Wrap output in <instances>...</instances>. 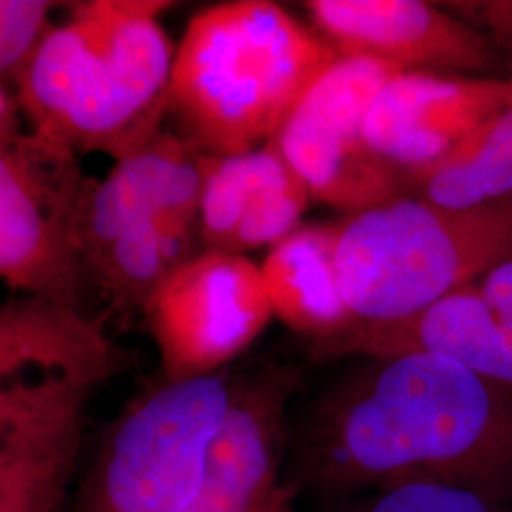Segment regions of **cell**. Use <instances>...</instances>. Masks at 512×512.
<instances>
[{
	"label": "cell",
	"instance_id": "1",
	"mask_svg": "<svg viewBox=\"0 0 512 512\" xmlns=\"http://www.w3.org/2000/svg\"><path fill=\"white\" fill-rule=\"evenodd\" d=\"M357 359L291 420L285 494L435 482L512 503V389L429 353Z\"/></svg>",
	"mask_w": 512,
	"mask_h": 512
},
{
	"label": "cell",
	"instance_id": "2",
	"mask_svg": "<svg viewBox=\"0 0 512 512\" xmlns=\"http://www.w3.org/2000/svg\"><path fill=\"white\" fill-rule=\"evenodd\" d=\"M164 0H86L69 4L16 90L38 135L116 162L164 129L175 50L160 16Z\"/></svg>",
	"mask_w": 512,
	"mask_h": 512
},
{
	"label": "cell",
	"instance_id": "3",
	"mask_svg": "<svg viewBox=\"0 0 512 512\" xmlns=\"http://www.w3.org/2000/svg\"><path fill=\"white\" fill-rule=\"evenodd\" d=\"M340 57L327 38L270 0L203 8L175 50L171 131L205 156L264 147Z\"/></svg>",
	"mask_w": 512,
	"mask_h": 512
},
{
	"label": "cell",
	"instance_id": "4",
	"mask_svg": "<svg viewBox=\"0 0 512 512\" xmlns=\"http://www.w3.org/2000/svg\"><path fill=\"white\" fill-rule=\"evenodd\" d=\"M512 258V196L450 209L406 196L340 222L336 266L357 325L408 319Z\"/></svg>",
	"mask_w": 512,
	"mask_h": 512
},
{
	"label": "cell",
	"instance_id": "5",
	"mask_svg": "<svg viewBox=\"0 0 512 512\" xmlns=\"http://www.w3.org/2000/svg\"><path fill=\"white\" fill-rule=\"evenodd\" d=\"M205 154L164 129L88 186L80 255L90 289L114 311L145 310L184 264L202 255Z\"/></svg>",
	"mask_w": 512,
	"mask_h": 512
},
{
	"label": "cell",
	"instance_id": "6",
	"mask_svg": "<svg viewBox=\"0 0 512 512\" xmlns=\"http://www.w3.org/2000/svg\"><path fill=\"white\" fill-rule=\"evenodd\" d=\"M23 122L16 101H0V274L16 293L84 311L80 217L92 177L73 150Z\"/></svg>",
	"mask_w": 512,
	"mask_h": 512
},
{
	"label": "cell",
	"instance_id": "7",
	"mask_svg": "<svg viewBox=\"0 0 512 512\" xmlns=\"http://www.w3.org/2000/svg\"><path fill=\"white\" fill-rule=\"evenodd\" d=\"M230 368L167 380L107 440L88 512H188L230 401Z\"/></svg>",
	"mask_w": 512,
	"mask_h": 512
},
{
	"label": "cell",
	"instance_id": "8",
	"mask_svg": "<svg viewBox=\"0 0 512 512\" xmlns=\"http://www.w3.org/2000/svg\"><path fill=\"white\" fill-rule=\"evenodd\" d=\"M399 67L342 55L294 107L275 145L310 190L311 200L357 215L410 196L403 179L374 154L366 118Z\"/></svg>",
	"mask_w": 512,
	"mask_h": 512
},
{
	"label": "cell",
	"instance_id": "9",
	"mask_svg": "<svg viewBox=\"0 0 512 512\" xmlns=\"http://www.w3.org/2000/svg\"><path fill=\"white\" fill-rule=\"evenodd\" d=\"M143 311L167 380L226 368L274 315L260 266L247 256L215 251L184 264Z\"/></svg>",
	"mask_w": 512,
	"mask_h": 512
},
{
	"label": "cell",
	"instance_id": "10",
	"mask_svg": "<svg viewBox=\"0 0 512 512\" xmlns=\"http://www.w3.org/2000/svg\"><path fill=\"white\" fill-rule=\"evenodd\" d=\"M298 385V368L274 363L232 376L202 490L188 512H274L291 501L281 490V471Z\"/></svg>",
	"mask_w": 512,
	"mask_h": 512
},
{
	"label": "cell",
	"instance_id": "11",
	"mask_svg": "<svg viewBox=\"0 0 512 512\" xmlns=\"http://www.w3.org/2000/svg\"><path fill=\"white\" fill-rule=\"evenodd\" d=\"M512 105V80L401 71L376 95L366 139L412 194L421 175L495 112Z\"/></svg>",
	"mask_w": 512,
	"mask_h": 512
},
{
	"label": "cell",
	"instance_id": "12",
	"mask_svg": "<svg viewBox=\"0 0 512 512\" xmlns=\"http://www.w3.org/2000/svg\"><path fill=\"white\" fill-rule=\"evenodd\" d=\"M313 29L342 55L421 73H484L490 44L473 27L421 0H310Z\"/></svg>",
	"mask_w": 512,
	"mask_h": 512
},
{
	"label": "cell",
	"instance_id": "13",
	"mask_svg": "<svg viewBox=\"0 0 512 512\" xmlns=\"http://www.w3.org/2000/svg\"><path fill=\"white\" fill-rule=\"evenodd\" d=\"M403 353L439 355L512 389V313L495 308L473 283L408 319L355 325L313 349L315 359Z\"/></svg>",
	"mask_w": 512,
	"mask_h": 512
},
{
	"label": "cell",
	"instance_id": "14",
	"mask_svg": "<svg viewBox=\"0 0 512 512\" xmlns=\"http://www.w3.org/2000/svg\"><path fill=\"white\" fill-rule=\"evenodd\" d=\"M311 194L275 141L236 156H207L203 249L245 256L277 245L302 226Z\"/></svg>",
	"mask_w": 512,
	"mask_h": 512
},
{
	"label": "cell",
	"instance_id": "15",
	"mask_svg": "<svg viewBox=\"0 0 512 512\" xmlns=\"http://www.w3.org/2000/svg\"><path fill=\"white\" fill-rule=\"evenodd\" d=\"M122 353L84 311L44 296L10 298L0 310L2 384H63L90 391Z\"/></svg>",
	"mask_w": 512,
	"mask_h": 512
},
{
	"label": "cell",
	"instance_id": "16",
	"mask_svg": "<svg viewBox=\"0 0 512 512\" xmlns=\"http://www.w3.org/2000/svg\"><path fill=\"white\" fill-rule=\"evenodd\" d=\"M338 230L340 222L302 224L274 245L260 266L274 315L315 344L357 325L336 266Z\"/></svg>",
	"mask_w": 512,
	"mask_h": 512
},
{
	"label": "cell",
	"instance_id": "17",
	"mask_svg": "<svg viewBox=\"0 0 512 512\" xmlns=\"http://www.w3.org/2000/svg\"><path fill=\"white\" fill-rule=\"evenodd\" d=\"M423 202L469 209L512 196V105L486 118L412 186Z\"/></svg>",
	"mask_w": 512,
	"mask_h": 512
},
{
	"label": "cell",
	"instance_id": "18",
	"mask_svg": "<svg viewBox=\"0 0 512 512\" xmlns=\"http://www.w3.org/2000/svg\"><path fill=\"white\" fill-rule=\"evenodd\" d=\"M323 512H512V505L456 486L412 482L323 501Z\"/></svg>",
	"mask_w": 512,
	"mask_h": 512
},
{
	"label": "cell",
	"instance_id": "19",
	"mask_svg": "<svg viewBox=\"0 0 512 512\" xmlns=\"http://www.w3.org/2000/svg\"><path fill=\"white\" fill-rule=\"evenodd\" d=\"M50 0H0V76L2 86L18 90L38 48L54 29Z\"/></svg>",
	"mask_w": 512,
	"mask_h": 512
},
{
	"label": "cell",
	"instance_id": "20",
	"mask_svg": "<svg viewBox=\"0 0 512 512\" xmlns=\"http://www.w3.org/2000/svg\"><path fill=\"white\" fill-rule=\"evenodd\" d=\"M476 287L495 308L512 313V258L482 275Z\"/></svg>",
	"mask_w": 512,
	"mask_h": 512
},
{
	"label": "cell",
	"instance_id": "21",
	"mask_svg": "<svg viewBox=\"0 0 512 512\" xmlns=\"http://www.w3.org/2000/svg\"><path fill=\"white\" fill-rule=\"evenodd\" d=\"M274 512H289V503H285V505H281L279 509H275Z\"/></svg>",
	"mask_w": 512,
	"mask_h": 512
}]
</instances>
